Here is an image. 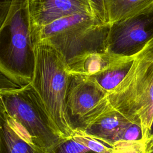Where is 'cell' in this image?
<instances>
[{
    "label": "cell",
    "mask_w": 153,
    "mask_h": 153,
    "mask_svg": "<svg viewBox=\"0 0 153 153\" xmlns=\"http://www.w3.org/2000/svg\"><path fill=\"white\" fill-rule=\"evenodd\" d=\"M106 112H117L137 124L142 141L148 140L153 120V38L134 55L123 81L102 100L99 116Z\"/></svg>",
    "instance_id": "obj_1"
},
{
    "label": "cell",
    "mask_w": 153,
    "mask_h": 153,
    "mask_svg": "<svg viewBox=\"0 0 153 153\" xmlns=\"http://www.w3.org/2000/svg\"><path fill=\"white\" fill-rule=\"evenodd\" d=\"M33 45L35 61L30 86L60 137H68L74 132L66 109L69 67L50 44L40 41Z\"/></svg>",
    "instance_id": "obj_2"
},
{
    "label": "cell",
    "mask_w": 153,
    "mask_h": 153,
    "mask_svg": "<svg viewBox=\"0 0 153 153\" xmlns=\"http://www.w3.org/2000/svg\"><path fill=\"white\" fill-rule=\"evenodd\" d=\"M109 27L91 15L78 14L31 27V38L33 45L40 41L51 45L69 67L87 54L105 51Z\"/></svg>",
    "instance_id": "obj_3"
},
{
    "label": "cell",
    "mask_w": 153,
    "mask_h": 153,
    "mask_svg": "<svg viewBox=\"0 0 153 153\" xmlns=\"http://www.w3.org/2000/svg\"><path fill=\"white\" fill-rule=\"evenodd\" d=\"M35 61L29 0H12L0 26V74L18 86L27 85Z\"/></svg>",
    "instance_id": "obj_4"
},
{
    "label": "cell",
    "mask_w": 153,
    "mask_h": 153,
    "mask_svg": "<svg viewBox=\"0 0 153 153\" xmlns=\"http://www.w3.org/2000/svg\"><path fill=\"white\" fill-rule=\"evenodd\" d=\"M0 101L8 115L44 150L51 148L61 139L29 84L17 88H0Z\"/></svg>",
    "instance_id": "obj_5"
},
{
    "label": "cell",
    "mask_w": 153,
    "mask_h": 153,
    "mask_svg": "<svg viewBox=\"0 0 153 153\" xmlns=\"http://www.w3.org/2000/svg\"><path fill=\"white\" fill-rule=\"evenodd\" d=\"M153 38V7L126 19L109 25L105 51L133 56Z\"/></svg>",
    "instance_id": "obj_6"
},
{
    "label": "cell",
    "mask_w": 153,
    "mask_h": 153,
    "mask_svg": "<svg viewBox=\"0 0 153 153\" xmlns=\"http://www.w3.org/2000/svg\"><path fill=\"white\" fill-rule=\"evenodd\" d=\"M106 91L90 76L71 74L66 109L73 130H84L98 115Z\"/></svg>",
    "instance_id": "obj_7"
},
{
    "label": "cell",
    "mask_w": 153,
    "mask_h": 153,
    "mask_svg": "<svg viewBox=\"0 0 153 153\" xmlns=\"http://www.w3.org/2000/svg\"><path fill=\"white\" fill-rule=\"evenodd\" d=\"M29 8L31 27L44 26L74 14L94 16L89 0H29Z\"/></svg>",
    "instance_id": "obj_8"
},
{
    "label": "cell",
    "mask_w": 153,
    "mask_h": 153,
    "mask_svg": "<svg viewBox=\"0 0 153 153\" xmlns=\"http://www.w3.org/2000/svg\"><path fill=\"white\" fill-rule=\"evenodd\" d=\"M0 153H45L10 117L0 101Z\"/></svg>",
    "instance_id": "obj_9"
},
{
    "label": "cell",
    "mask_w": 153,
    "mask_h": 153,
    "mask_svg": "<svg viewBox=\"0 0 153 153\" xmlns=\"http://www.w3.org/2000/svg\"><path fill=\"white\" fill-rule=\"evenodd\" d=\"M118 146L111 147L79 129L68 137L61 138L45 153H118Z\"/></svg>",
    "instance_id": "obj_10"
},
{
    "label": "cell",
    "mask_w": 153,
    "mask_h": 153,
    "mask_svg": "<svg viewBox=\"0 0 153 153\" xmlns=\"http://www.w3.org/2000/svg\"><path fill=\"white\" fill-rule=\"evenodd\" d=\"M120 114L114 112H106L100 114L84 130L92 137L115 147L121 130L130 123Z\"/></svg>",
    "instance_id": "obj_11"
},
{
    "label": "cell",
    "mask_w": 153,
    "mask_h": 153,
    "mask_svg": "<svg viewBox=\"0 0 153 153\" xmlns=\"http://www.w3.org/2000/svg\"><path fill=\"white\" fill-rule=\"evenodd\" d=\"M129 57L130 56H121L106 51L91 53L80 57L69 66V72L71 74L91 76Z\"/></svg>",
    "instance_id": "obj_12"
},
{
    "label": "cell",
    "mask_w": 153,
    "mask_h": 153,
    "mask_svg": "<svg viewBox=\"0 0 153 153\" xmlns=\"http://www.w3.org/2000/svg\"><path fill=\"white\" fill-rule=\"evenodd\" d=\"M108 24L123 20L153 7V0H103Z\"/></svg>",
    "instance_id": "obj_13"
},
{
    "label": "cell",
    "mask_w": 153,
    "mask_h": 153,
    "mask_svg": "<svg viewBox=\"0 0 153 153\" xmlns=\"http://www.w3.org/2000/svg\"><path fill=\"white\" fill-rule=\"evenodd\" d=\"M134 57V56H130L90 76L106 92L110 91L123 81L131 66Z\"/></svg>",
    "instance_id": "obj_14"
},
{
    "label": "cell",
    "mask_w": 153,
    "mask_h": 153,
    "mask_svg": "<svg viewBox=\"0 0 153 153\" xmlns=\"http://www.w3.org/2000/svg\"><path fill=\"white\" fill-rule=\"evenodd\" d=\"M93 14L95 18L103 24H108L103 0H89ZM109 25V24H108Z\"/></svg>",
    "instance_id": "obj_15"
},
{
    "label": "cell",
    "mask_w": 153,
    "mask_h": 153,
    "mask_svg": "<svg viewBox=\"0 0 153 153\" xmlns=\"http://www.w3.org/2000/svg\"><path fill=\"white\" fill-rule=\"evenodd\" d=\"M12 0H0V26L7 14Z\"/></svg>",
    "instance_id": "obj_16"
},
{
    "label": "cell",
    "mask_w": 153,
    "mask_h": 153,
    "mask_svg": "<svg viewBox=\"0 0 153 153\" xmlns=\"http://www.w3.org/2000/svg\"><path fill=\"white\" fill-rule=\"evenodd\" d=\"M119 153H146V146L143 143L133 145Z\"/></svg>",
    "instance_id": "obj_17"
},
{
    "label": "cell",
    "mask_w": 153,
    "mask_h": 153,
    "mask_svg": "<svg viewBox=\"0 0 153 153\" xmlns=\"http://www.w3.org/2000/svg\"><path fill=\"white\" fill-rule=\"evenodd\" d=\"M146 153H153V136H151L145 143Z\"/></svg>",
    "instance_id": "obj_18"
},
{
    "label": "cell",
    "mask_w": 153,
    "mask_h": 153,
    "mask_svg": "<svg viewBox=\"0 0 153 153\" xmlns=\"http://www.w3.org/2000/svg\"><path fill=\"white\" fill-rule=\"evenodd\" d=\"M153 136V120H152V124H151V129H150V131H149V138Z\"/></svg>",
    "instance_id": "obj_19"
}]
</instances>
